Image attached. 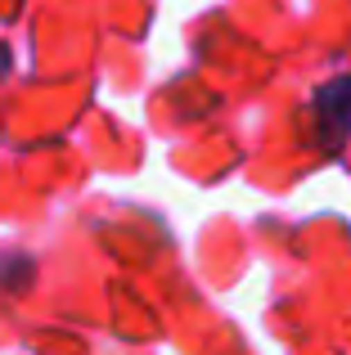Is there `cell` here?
<instances>
[{
  "instance_id": "1",
  "label": "cell",
  "mask_w": 351,
  "mask_h": 355,
  "mask_svg": "<svg viewBox=\"0 0 351 355\" xmlns=\"http://www.w3.org/2000/svg\"><path fill=\"white\" fill-rule=\"evenodd\" d=\"M316 130L329 153H343L351 144V77H338L316 90Z\"/></svg>"
},
{
  "instance_id": "2",
  "label": "cell",
  "mask_w": 351,
  "mask_h": 355,
  "mask_svg": "<svg viewBox=\"0 0 351 355\" xmlns=\"http://www.w3.org/2000/svg\"><path fill=\"white\" fill-rule=\"evenodd\" d=\"M5 72H9V45L0 41V77H5Z\"/></svg>"
}]
</instances>
